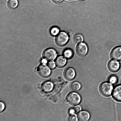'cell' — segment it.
<instances>
[{
  "label": "cell",
  "instance_id": "6da1fadb",
  "mask_svg": "<svg viewBox=\"0 0 121 121\" xmlns=\"http://www.w3.org/2000/svg\"><path fill=\"white\" fill-rule=\"evenodd\" d=\"M113 89L112 84L109 82H104L99 86V91L101 94L105 97H108L112 94Z\"/></svg>",
  "mask_w": 121,
  "mask_h": 121
},
{
  "label": "cell",
  "instance_id": "7a4b0ae2",
  "mask_svg": "<svg viewBox=\"0 0 121 121\" xmlns=\"http://www.w3.org/2000/svg\"><path fill=\"white\" fill-rule=\"evenodd\" d=\"M66 100L69 104L73 105H78L81 101V98L80 95L77 92H71L68 95Z\"/></svg>",
  "mask_w": 121,
  "mask_h": 121
},
{
  "label": "cell",
  "instance_id": "3957f363",
  "mask_svg": "<svg viewBox=\"0 0 121 121\" xmlns=\"http://www.w3.org/2000/svg\"><path fill=\"white\" fill-rule=\"evenodd\" d=\"M69 38V35L67 33L65 32H61L59 33L56 38V43L58 45L64 46L68 42Z\"/></svg>",
  "mask_w": 121,
  "mask_h": 121
},
{
  "label": "cell",
  "instance_id": "277c9868",
  "mask_svg": "<svg viewBox=\"0 0 121 121\" xmlns=\"http://www.w3.org/2000/svg\"><path fill=\"white\" fill-rule=\"evenodd\" d=\"M57 54L55 49L49 48L43 52V56L44 58L50 61H52L56 58Z\"/></svg>",
  "mask_w": 121,
  "mask_h": 121
},
{
  "label": "cell",
  "instance_id": "5b68a950",
  "mask_svg": "<svg viewBox=\"0 0 121 121\" xmlns=\"http://www.w3.org/2000/svg\"><path fill=\"white\" fill-rule=\"evenodd\" d=\"M76 51L77 54L79 56L83 57L85 56L88 52V48L85 43L81 42L77 46Z\"/></svg>",
  "mask_w": 121,
  "mask_h": 121
},
{
  "label": "cell",
  "instance_id": "8992f818",
  "mask_svg": "<svg viewBox=\"0 0 121 121\" xmlns=\"http://www.w3.org/2000/svg\"><path fill=\"white\" fill-rule=\"evenodd\" d=\"M38 72L39 74L43 78H47L50 75L51 73L50 69L46 65H40L38 67Z\"/></svg>",
  "mask_w": 121,
  "mask_h": 121
},
{
  "label": "cell",
  "instance_id": "52a82bcc",
  "mask_svg": "<svg viewBox=\"0 0 121 121\" xmlns=\"http://www.w3.org/2000/svg\"><path fill=\"white\" fill-rule=\"evenodd\" d=\"M120 64L119 61L116 60H112L109 62L108 68L109 70L112 72H116L119 70Z\"/></svg>",
  "mask_w": 121,
  "mask_h": 121
},
{
  "label": "cell",
  "instance_id": "ba28073f",
  "mask_svg": "<svg viewBox=\"0 0 121 121\" xmlns=\"http://www.w3.org/2000/svg\"><path fill=\"white\" fill-rule=\"evenodd\" d=\"M65 78L68 80H72L75 78L76 72L72 68H69L65 70L64 73Z\"/></svg>",
  "mask_w": 121,
  "mask_h": 121
},
{
  "label": "cell",
  "instance_id": "9c48e42d",
  "mask_svg": "<svg viewBox=\"0 0 121 121\" xmlns=\"http://www.w3.org/2000/svg\"><path fill=\"white\" fill-rule=\"evenodd\" d=\"M111 58L117 60H121V47H116L111 52Z\"/></svg>",
  "mask_w": 121,
  "mask_h": 121
},
{
  "label": "cell",
  "instance_id": "30bf717a",
  "mask_svg": "<svg viewBox=\"0 0 121 121\" xmlns=\"http://www.w3.org/2000/svg\"><path fill=\"white\" fill-rule=\"evenodd\" d=\"M112 96L115 99L121 102V85H117L114 89Z\"/></svg>",
  "mask_w": 121,
  "mask_h": 121
},
{
  "label": "cell",
  "instance_id": "8fae6325",
  "mask_svg": "<svg viewBox=\"0 0 121 121\" xmlns=\"http://www.w3.org/2000/svg\"><path fill=\"white\" fill-rule=\"evenodd\" d=\"M54 87V84L52 82L47 81L43 84L41 89L43 92L45 93H48L52 91Z\"/></svg>",
  "mask_w": 121,
  "mask_h": 121
},
{
  "label": "cell",
  "instance_id": "7c38bea8",
  "mask_svg": "<svg viewBox=\"0 0 121 121\" xmlns=\"http://www.w3.org/2000/svg\"><path fill=\"white\" fill-rule=\"evenodd\" d=\"M78 120L80 121H87L90 119V114L86 111H80L78 113Z\"/></svg>",
  "mask_w": 121,
  "mask_h": 121
},
{
  "label": "cell",
  "instance_id": "4fadbf2b",
  "mask_svg": "<svg viewBox=\"0 0 121 121\" xmlns=\"http://www.w3.org/2000/svg\"><path fill=\"white\" fill-rule=\"evenodd\" d=\"M67 60L65 57L60 56H58L56 60L55 63L57 66L59 67H64L66 65Z\"/></svg>",
  "mask_w": 121,
  "mask_h": 121
},
{
  "label": "cell",
  "instance_id": "5bb4252c",
  "mask_svg": "<svg viewBox=\"0 0 121 121\" xmlns=\"http://www.w3.org/2000/svg\"><path fill=\"white\" fill-rule=\"evenodd\" d=\"M18 0H10L8 2V5L9 9H15L18 5Z\"/></svg>",
  "mask_w": 121,
  "mask_h": 121
},
{
  "label": "cell",
  "instance_id": "9a60e30c",
  "mask_svg": "<svg viewBox=\"0 0 121 121\" xmlns=\"http://www.w3.org/2000/svg\"><path fill=\"white\" fill-rule=\"evenodd\" d=\"M63 55L64 57L68 59H71L73 55V52L72 50L67 48L64 51Z\"/></svg>",
  "mask_w": 121,
  "mask_h": 121
},
{
  "label": "cell",
  "instance_id": "2e32d148",
  "mask_svg": "<svg viewBox=\"0 0 121 121\" xmlns=\"http://www.w3.org/2000/svg\"><path fill=\"white\" fill-rule=\"evenodd\" d=\"M81 84L78 82H73L71 85V89L74 91H79L81 88Z\"/></svg>",
  "mask_w": 121,
  "mask_h": 121
},
{
  "label": "cell",
  "instance_id": "e0dca14e",
  "mask_svg": "<svg viewBox=\"0 0 121 121\" xmlns=\"http://www.w3.org/2000/svg\"><path fill=\"white\" fill-rule=\"evenodd\" d=\"M73 40L75 43H80L82 42L83 40V37L81 34H77L75 35L73 37Z\"/></svg>",
  "mask_w": 121,
  "mask_h": 121
},
{
  "label": "cell",
  "instance_id": "ac0fdd59",
  "mask_svg": "<svg viewBox=\"0 0 121 121\" xmlns=\"http://www.w3.org/2000/svg\"><path fill=\"white\" fill-rule=\"evenodd\" d=\"M60 31V29L56 27H54L51 28L50 32L52 35L53 36H56L58 35Z\"/></svg>",
  "mask_w": 121,
  "mask_h": 121
},
{
  "label": "cell",
  "instance_id": "d6986e66",
  "mask_svg": "<svg viewBox=\"0 0 121 121\" xmlns=\"http://www.w3.org/2000/svg\"><path fill=\"white\" fill-rule=\"evenodd\" d=\"M118 78L117 76L115 75H111L109 78V82L112 84H115L117 82Z\"/></svg>",
  "mask_w": 121,
  "mask_h": 121
},
{
  "label": "cell",
  "instance_id": "ffe728a7",
  "mask_svg": "<svg viewBox=\"0 0 121 121\" xmlns=\"http://www.w3.org/2000/svg\"><path fill=\"white\" fill-rule=\"evenodd\" d=\"M56 64L53 60L50 61L48 63V66L49 68L51 69H54L55 68L56 66Z\"/></svg>",
  "mask_w": 121,
  "mask_h": 121
},
{
  "label": "cell",
  "instance_id": "44dd1931",
  "mask_svg": "<svg viewBox=\"0 0 121 121\" xmlns=\"http://www.w3.org/2000/svg\"><path fill=\"white\" fill-rule=\"evenodd\" d=\"M78 120V117L75 115H71L68 118L69 121H77Z\"/></svg>",
  "mask_w": 121,
  "mask_h": 121
},
{
  "label": "cell",
  "instance_id": "7402d4cb",
  "mask_svg": "<svg viewBox=\"0 0 121 121\" xmlns=\"http://www.w3.org/2000/svg\"><path fill=\"white\" fill-rule=\"evenodd\" d=\"M69 113L70 115H75L76 113L74 108H70L69 111Z\"/></svg>",
  "mask_w": 121,
  "mask_h": 121
},
{
  "label": "cell",
  "instance_id": "603a6c76",
  "mask_svg": "<svg viewBox=\"0 0 121 121\" xmlns=\"http://www.w3.org/2000/svg\"><path fill=\"white\" fill-rule=\"evenodd\" d=\"M74 108L75 110L76 113H79L81 110V108L79 105H77L75 106Z\"/></svg>",
  "mask_w": 121,
  "mask_h": 121
},
{
  "label": "cell",
  "instance_id": "cb8c5ba5",
  "mask_svg": "<svg viewBox=\"0 0 121 121\" xmlns=\"http://www.w3.org/2000/svg\"><path fill=\"white\" fill-rule=\"evenodd\" d=\"M0 112H2L4 110V108H5V105L4 103L2 102H0Z\"/></svg>",
  "mask_w": 121,
  "mask_h": 121
},
{
  "label": "cell",
  "instance_id": "d4e9b609",
  "mask_svg": "<svg viewBox=\"0 0 121 121\" xmlns=\"http://www.w3.org/2000/svg\"><path fill=\"white\" fill-rule=\"evenodd\" d=\"M41 63H42V64L44 65H46L48 62V60L47 59L44 58L42 59L41 60Z\"/></svg>",
  "mask_w": 121,
  "mask_h": 121
},
{
  "label": "cell",
  "instance_id": "484cf974",
  "mask_svg": "<svg viewBox=\"0 0 121 121\" xmlns=\"http://www.w3.org/2000/svg\"><path fill=\"white\" fill-rule=\"evenodd\" d=\"M52 0L54 3L56 4H59L61 3L63 0Z\"/></svg>",
  "mask_w": 121,
  "mask_h": 121
},
{
  "label": "cell",
  "instance_id": "4316f807",
  "mask_svg": "<svg viewBox=\"0 0 121 121\" xmlns=\"http://www.w3.org/2000/svg\"><path fill=\"white\" fill-rule=\"evenodd\" d=\"M80 0V1H84V0Z\"/></svg>",
  "mask_w": 121,
  "mask_h": 121
}]
</instances>
